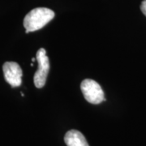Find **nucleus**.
<instances>
[{
  "label": "nucleus",
  "instance_id": "nucleus-1",
  "mask_svg": "<svg viewBox=\"0 0 146 146\" xmlns=\"http://www.w3.org/2000/svg\"><path fill=\"white\" fill-rule=\"evenodd\" d=\"M54 17V12L46 7H36L30 11L24 19L26 33L42 29Z\"/></svg>",
  "mask_w": 146,
  "mask_h": 146
},
{
  "label": "nucleus",
  "instance_id": "nucleus-2",
  "mask_svg": "<svg viewBox=\"0 0 146 146\" xmlns=\"http://www.w3.org/2000/svg\"><path fill=\"white\" fill-rule=\"evenodd\" d=\"M80 89L86 101L94 105L100 104L103 101L104 92L97 81L92 79H85L80 84Z\"/></svg>",
  "mask_w": 146,
  "mask_h": 146
},
{
  "label": "nucleus",
  "instance_id": "nucleus-3",
  "mask_svg": "<svg viewBox=\"0 0 146 146\" xmlns=\"http://www.w3.org/2000/svg\"><path fill=\"white\" fill-rule=\"evenodd\" d=\"M36 58L38 68L33 76V82L37 89H41L46 82L47 76L50 71V60L46 55V50L44 48L37 50Z\"/></svg>",
  "mask_w": 146,
  "mask_h": 146
},
{
  "label": "nucleus",
  "instance_id": "nucleus-4",
  "mask_svg": "<svg viewBox=\"0 0 146 146\" xmlns=\"http://www.w3.org/2000/svg\"><path fill=\"white\" fill-rule=\"evenodd\" d=\"M6 81L11 87H18L22 83V69L16 62H6L3 66Z\"/></svg>",
  "mask_w": 146,
  "mask_h": 146
},
{
  "label": "nucleus",
  "instance_id": "nucleus-5",
  "mask_svg": "<svg viewBox=\"0 0 146 146\" xmlns=\"http://www.w3.org/2000/svg\"><path fill=\"white\" fill-rule=\"evenodd\" d=\"M64 141L68 146H89L83 134L77 130L68 131L64 136Z\"/></svg>",
  "mask_w": 146,
  "mask_h": 146
},
{
  "label": "nucleus",
  "instance_id": "nucleus-6",
  "mask_svg": "<svg viewBox=\"0 0 146 146\" xmlns=\"http://www.w3.org/2000/svg\"><path fill=\"white\" fill-rule=\"evenodd\" d=\"M141 10L143 12V14L146 16V0H144L142 2L141 6Z\"/></svg>",
  "mask_w": 146,
  "mask_h": 146
}]
</instances>
